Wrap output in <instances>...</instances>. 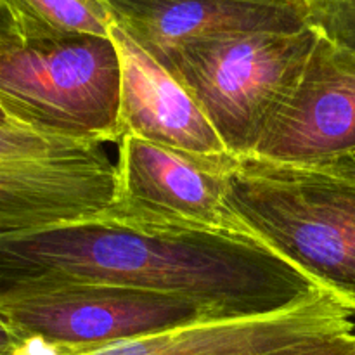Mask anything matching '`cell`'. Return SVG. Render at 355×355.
Returning a JSON list of instances; mask_svg holds the SVG:
<instances>
[{
	"mask_svg": "<svg viewBox=\"0 0 355 355\" xmlns=\"http://www.w3.org/2000/svg\"><path fill=\"white\" fill-rule=\"evenodd\" d=\"M0 315L49 355H80L218 318L186 297L116 284L35 277L0 284Z\"/></svg>",
	"mask_w": 355,
	"mask_h": 355,
	"instance_id": "obj_5",
	"label": "cell"
},
{
	"mask_svg": "<svg viewBox=\"0 0 355 355\" xmlns=\"http://www.w3.org/2000/svg\"><path fill=\"white\" fill-rule=\"evenodd\" d=\"M116 146V196L111 210L248 236L224 200L231 153L191 155L134 135H121Z\"/></svg>",
	"mask_w": 355,
	"mask_h": 355,
	"instance_id": "obj_7",
	"label": "cell"
},
{
	"mask_svg": "<svg viewBox=\"0 0 355 355\" xmlns=\"http://www.w3.org/2000/svg\"><path fill=\"white\" fill-rule=\"evenodd\" d=\"M354 355H355V354H354Z\"/></svg>",
	"mask_w": 355,
	"mask_h": 355,
	"instance_id": "obj_19",
	"label": "cell"
},
{
	"mask_svg": "<svg viewBox=\"0 0 355 355\" xmlns=\"http://www.w3.org/2000/svg\"><path fill=\"white\" fill-rule=\"evenodd\" d=\"M355 333H338V335L321 336L305 340L295 345L283 347L263 355H354Z\"/></svg>",
	"mask_w": 355,
	"mask_h": 355,
	"instance_id": "obj_14",
	"label": "cell"
},
{
	"mask_svg": "<svg viewBox=\"0 0 355 355\" xmlns=\"http://www.w3.org/2000/svg\"><path fill=\"white\" fill-rule=\"evenodd\" d=\"M23 40L110 37L111 19L99 0H0Z\"/></svg>",
	"mask_w": 355,
	"mask_h": 355,
	"instance_id": "obj_12",
	"label": "cell"
},
{
	"mask_svg": "<svg viewBox=\"0 0 355 355\" xmlns=\"http://www.w3.org/2000/svg\"><path fill=\"white\" fill-rule=\"evenodd\" d=\"M111 24L165 68L179 45L241 31H300L309 24L305 0H99Z\"/></svg>",
	"mask_w": 355,
	"mask_h": 355,
	"instance_id": "obj_10",
	"label": "cell"
},
{
	"mask_svg": "<svg viewBox=\"0 0 355 355\" xmlns=\"http://www.w3.org/2000/svg\"><path fill=\"white\" fill-rule=\"evenodd\" d=\"M37 349H38V355H47V352H45V350L42 349V347L37 345Z\"/></svg>",
	"mask_w": 355,
	"mask_h": 355,
	"instance_id": "obj_18",
	"label": "cell"
},
{
	"mask_svg": "<svg viewBox=\"0 0 355 355\" xmlns=\"http://www.w3.org/2000/svg\"><path fill=\"white\" fill-rule=\"evenodd\" d=\"M309 24L336 45L355 52V0H305Z\"/></svg>",
	"mask_w": 355,
	"mask_h": 355,
	"instance_id": "obj_13",
	"label": "cell"
},
{
	"mask_svg": "<svg viewBox=\"0 0 355 355\" xmlns=\"http://www.w3.org/2000/svg\"><path fill=\"white\" fill-rule=\"evenodd\" d=\"M0 106L12 121L38 130L116 144V45L111 37L0 38Z\"/></svg>",
	"mask_w": 355,
	"mask_h": 355,
	"instance_id": "obj_4",
	"label": "cell"
},
{
	"mask_svg": "<svg viewBox=\"0 0 355 355\" xmlns=\"http://www.w3.org/2000/svg\"><path fill=\"white\" fill-rule=\"evenodd\" d=\"M35 277L179 295L218 318L279 311L321 288L248 236L110 207L75 222L0 236V284Z\"/></svg>",
	"mask_w": 355,
	"mask_h": 355,
	"instance_id": "obj_1",
	"label": "cell"
},
{
	"mask_svg": "<svg viewBox=\"0 0 355 355\" xmlns=\"http://www.w3.org/2000/svg\"><path fill=\"white\" fill-rule=\"evenodd\" d=\"M0 355H38L35 342L21 338L2 315H0Z\"/></svg>",
	"mask_w": 355,
	"mask_h": 355,
	"instance_id": "obj_15",
	"label": "cell"
},
{
	"mask_svg": "<svg viewBox=\"0 0 355 355\" xmlns=\"http://www.w3.org/2000/svg\"><path fill=\"white\" fill-rule=\"evenodd\" d=\"M110 37L120 58V137L134 135L191 155H227L224 142L179 80L114 24Z\"/></svg>",
	"mask_w": 355,
	"mask_h": 355,
	"instance_id": "obj_11",
	"label": "cell"
},
{
	"mask_svg": "<svg viewBox=\"0 0 355 355\" xmlns=\"http://www.w3.org/2000/svg\"><path fill=\"white\" fill-rule=\"evenodd\" d=\"M318 37L312 26L210 35L179 45L165 68L196 101L227 153L253 155L300 80Z\"/></svg>",
	"mask_w": 355,
	"mask_h": 355,
	"instance_id": "obj_3",
	"label": "cell"
},
{
	"mask_svg": "<svg viewBox=\"0 0 355 355\" xmlns=\"http://www.w3.org/2000/svg\"><path fill=\"white\" fill-rule=\"evenodd\" d=\"M224 200L250 238L355 314V155L315 163L231 155Z\"/></svg>",
	"mask_w": 355,
	"mask_h": 355,
	"instance_id": "obj_2",
	"label": "cell"
},
{
	"mask_svg": "<svg viewBox=\"0 0 355 355\" xmlns=\"http://www.w3.org/2000/svg\"><path fill=\"white\" fill-rule=\"evenodd\" d=\"M253 155L286 163L355 155V52L319 33L300 80Z\"/></svg>",
	"mask_w": 355,
	"mask_h": 355,
	"instance_id": "obj_8",
	"label": "cell"
},
{
	"mask_svg": "<svg viewBox=\"0 0 355 355\" xmlns=\"http://www.w3.org/2000/svg\"><path fill=\"white\" fill-rule=\"evenodd\" d=\"M352 315L335 295L319 288L279 311L208 319L80 355H263L305 340L354 333Z\"/></svg>",
	"mask_w": 355,
	"mask_h": 355,
	"instance_id": "obj_9",
	"label": "cell"
},
{
	"mask_svg": "<svg viewBox=\"0 0 355 355\" xmlns=\"http://www.w3.org/2000/svg\"><path fill=\"white\" fill-rule=\"evenodd\" d=\"M116 196L104 144L9 121L0 127V236L92 217Z\"/></svg>",
	"mask_w": 355,
	"mask_h": 355,
	"instance_id": "obj_6",
	"label": "cell"
},
{
	"mask_svg": "<svg viewBox=\"0 0 355 355\" xmlns=\"http://www.w3.org/2000/svg\"><path fill=\"white\" fill-rule=\"evenodd\" d=\"M9 121H12V120H10V118L7 116V113H6V111H3V107L0 106V127H2V125H7V123H9Z\"/></svg>",
	"mask_w": 355,
	"mask_h": 355,
	"instance_id": "obj_17",
	"label": "cell"
},
{
	"mask_svg": "<svg viewBox=\"0 0 355 355\" xmlns=\"http://www.w3.org/2000/svg\"><path fill=\"white\" fill-rule=\"evenodd\" d=\"M19 37L16 30V24H14L12 16H10L9 10L6 9L2 2H0V38H14Z\"/></svg>",
	"mask_w": 355,
	"mask_h": 355,
	"instance_id": "obj_16",
	"label": "cell"
}]
</instances>
